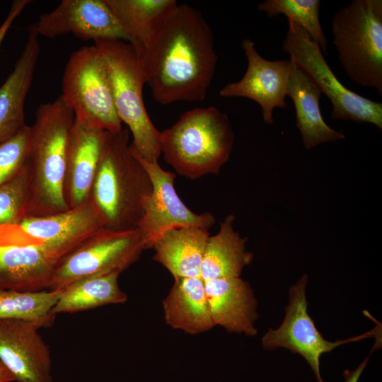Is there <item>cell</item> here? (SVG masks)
Returning <instances> with one entry per match:
<instances>
[{"label":"cell","instance_id":"cell-1","mask_svg":"<svg viewBox=\"0 0 382 382\" xmlns=\"http://www.w3.org/2000/svg\"><path fill=\"white\" fill-rule=\"evenodd\" d=\"M139 58L146 83L161 105L204 100L218 60L211 27L187 4L178 5Z\"/></svg>","mask_w":382,"mask_h":382},{"label":"cell","instance_id":"cell-2","mask_svg":"<svg viewBox=\"0 0 382 382\" xmlns=\"http://www.w3.org/2000/svg\"><path fill=\"white\" fill-rule=\"evenodd\" d=\"M127 128L108 132L89 198L103 226L116 231L137 228L152 191L150 177L132 154Z\"/></svg>","mask_w":382,"mask_h":382},{"label":"cell","instance_id":"cell-3","mask_svg":"<svg viewBox=\"0 0 382 382\" xmlns=\"http://www.w3.org/2000/svg\"><path fill=\"white\" fill-rule=\"evenodd\" d=\"M74 115L60 96L40 105L30 126L26 165L30 195L28 216L69 209L64 195L69 135Z\"/></svg>","mask_w":382,"mask_h":382},{"label":"cell","instance_id":"cell-4","mask_svg":"<svg viewBox=\"0 0 382 382\" xmlns=\"http://www.w3.org/2000/svg\"><path fill=\"white\" fill-rule=\"evenodd\" d=\"M233 141L226 114L214 106L197 108L161 132V150L178 174L195 180L218 174L229 159Z\"/></svg>","mask_w":382,"mask_h":382},{"label":"cell","instance_id":"cell-5","mask_svg":"<svg viewBox=\"0 0 382 382\" xmlns=\"http://www.w3.org/2000/svg\"><path fill=\"white\" fill-rule=\"evenodd\" d=\"M339 62L354 83L382 96V1L353 0L333 16Z\"/></svg>","mask_w":382,"mask_h":382},{"label":"cell","instance_id":"cell-6","mask_svg":"<svg viewBox=\"0 0 382 382\" xmlns=\"http://www.w3.org/2000/svg\"><path fill=\"white\" fill-rule=\"evenodd\" d=\"M94 45L108 69L117 115L132 134L130 146L145 160L158 162L161 132L153 124L144 105L146 80L139 55L125 40H105Z\"/></svg>","mask_w":382,"mask_h":382},{"label":"cell","instance_id":"cell-7","mask_svg":"<svg viewBox=\"0 0 382 382\" xmlns=\"http://www.w3.org/2000/svg\"><path fill=\"white\" fill-rule=\"evenodd\" d=\"M62 89L61 96L77 121L111 132L123 129L107 65L95 45L81 47L70 55Z\"/></svg>","mask_w":382,"mask_h":382},{"label":"cell","instance_id":"cell-8","mask_svg":"<svg viewBox=\"0 0 382 382\" xmlns=\"http://www.w3.org/2000/svg\"><path fill=\"white\" fill-rule=\"evenodd\" d=\"M282 50L330 100L331 118L371 123L382 129V104L345 87L326 62L319 45L301 26L289 20Z\"/></svg>","mask_w":382,"mask_h":382},{"label":"cell","instance_id":"cell-9","mask_svg":"<svg viewBox=\"0 0 382 382\" xmlns=\"http://www.w3.org/2000/svg\"><path fill=\"white\" fill-rule=\"evenodd\" d=\"M103 228L90 198L83 204L45 216H28L17 224L0 225V243L38 248L57 264Z\"/></svg>","mask_w":382,"mask_h":382},{"label":"cell","instance_id":"cell-10","mask_svg":"<svg viewBox=\"0 0 382 382\" xmlns=\"http://www.w3.org/2000/svg\"><path fill=\"white\" fill-rule=\"evenodd\" d=\"M146 249L137 228H102L64 257L57 265L48 290L60 291L83 278L121 273Z\"/></svg>","mask_w":382,"mask_h":382},{"label":"cell","instance_id":"cell-11","mask_svg":"<svg viewBox=\"0 0 382 382\" xmlns=\"http://www.w3.org/2000/svg\"><path fill=\"white\" fill-rule=\"evenodd\" d=\"M307 274L303 275L289 290V304L282 325L277 329H269L262 340L266 350L283 347L301 354L309 364L318 382H324L320 374V357L337 347L359 341L379 333L378 326L362 335L345 340L330 342L319 332L308 313L306 290Z\"/></svg>","mask_w":382,"mask_h":382},{"label":"cell","instance_id":"cell-12","mask_svg":"<svg viewBox=\"0 0 382 382\" xmlns=\"http://www.w3.org/2000/svg\"><path fill=\"white\" fill-rule=\"evenodd\" d=\"M132 154L147 171L152 191L143 207L137 226L146 245L151 248L154 242L168 229L193 226L208 230L215 223L210 212L197 214L181 200L175 188V174L163 170L158 162H149L141 157L129 144Z\"/></svg>","mask_w":382,"mask_h":382},{"label":"cell","instance_id":"cell-13","mask_svg":"<svg viewBox=\"0 0 382 382\" xmlns=\"http://www.w3.org/2000/svg\"><path fill=\"white\" fill-rule=\"evenodd\" d=\"M28 32L47 38L71 33L94 42L105 40L129 42L106 0H63L52 11L42 14Z\"/></svg>","mask_w":382,"mask_h":382},{"label":"cell","instance_id":"cell-14","mask_svg":"<svg viewBox=\"0 0 382 382\" xmlns=\"http://www.w3.org/2000/svg\"><path fill=\"white\" fill-rule=\"evenodd\" d=\"M241 46L248 61L245 73L241 80L224 86L219 94L223 98H246L256 102L261 108L264 122L272 125L274 109L287 106L285 98L291 61L263 58L249 38L243 39Z\"/></svg>","mask_w":382,"mask_h":382},{"label":"cell","instance_id":"cell-15","mask_svg":"<svg viewBox=\"0 0 382 382\" xmlns=\"http://www.w3.org/2000/svg\"><path fill=\"white\" fill-rule=\"evenodd\" d=\"M40 328L34 321L0 320V361L17 382H53L50 352Z\"/></svg>","mask_w":382,"mask_h":382},{"label":"cell","instance_id":"cell-16","mask_svg":"<svg viewBox=\"0 0 382 382\" xmlns=\"http://www.w3.org/2000/svg\"><path fill=\"white\" fill-rule=\"evenodd\" d=\"M106 132L74 119L69 139L64 185L69 209L83 204L89 198Z\"/></svg>","mask_w":382,"mask_h":382},{"label":"cell","instance_id":"cell-17","mask_svg":"<svg viewBox=\"0 0 382 382\" xmlns=\"http://www.w3.org/2000/svg\"><path fill=\"white\" fill-rule=\"evenodd\" d=\"M206 296L214 326L229 332L257 334V301L250 284L241 277L204 281Z\"/></svg>","mask_w":382,"mask_h":382},{"label":"cell","instance_id":"cell-18","mask_svg":"<svg viewBox=\"0 0 382 382\" xmlns=\"http://www.w3.org/2000/svg\"><path fill=\"white\" fill-rule=\"evenodd\" d=\"M38 37L28 32V40L13 71L0 86V143L27 125L24 106L40 54Z\"/></svg>","mask_w":382,"mask_h":382},{"label":"cell","instance_id":"cell-19","mask_svg":"<svg viewBox=\"0 0 382 382\" xmlns=\"http://www.w3.org/2000/svg\"><path fill=\"white\" fill-rule=\"evenodd\" d=\"M286 87L295 108L296 125L299 129L304 147L311 149L319 144L342 140V132L326 124L320 112L319 101L321 91L310 78L291 60Z\"/></svg>","mask_w":382,"mask_h":382},{"label":"cell","instance_id":"cell-20","mask_svg":"<svg viewBox=\"0 0 382 382\" xmlns=\"http://www.w3.org/2000/svg\"><path fill=\"white\" fill-rule=\"evenodd\" d=\"M57 265L38 248L0 243V289L21 292L49 289Z\"/></svg>","mask_w":382,"mask_h":382},{"label":"cell","instance_id":"cell-21","mask_svg":"<svg viewBox=\"0 0 382 382\" xmlns=\"http://www.w3.org/2000/svg\"><path fill=\"white\" fill-rule=\"evenodd\" d=\"M163 301L166 323L174 329L197 335L212 329L213 323L201 277L174 278Z\"/></svg>","mask_w":382,"mask_h":382},{"label":"cell","instance_id":"cell-22","mask_svg":"<svg viewBox=\"0 0 382 382\" xmlns=\"http://www.w3.org/2000/svg\"><path fill=\"white\" fill-rule=\"evenodd\" d=\"M208 230L193 226L167 230L154 242L153 259L177 277H200Z\"/></svg>","mask_w":382,"mask_h":382},{"label":"cell","instance_id":"cell-23","mask_svg":"<svg viewBox=\"0 0 382 382\" xmlns=\"http://www.w3.org/2000/svg\"><path fill=\"white\" fill-rule=\"evenodd\" d=\"M139 57L178 6L175 0H106Z\"/></svg>","mask_w":382,"mask_h":382},{"label":"cell","instance_id":"cell-24","mask_svg":"<svg viewBox=\"0 0 382 382\" xmlns=\"http://www.w3.org/2000/svg\"><path fill=\"white\" fill-rule=\"evenodd\" d=\"M234 220L229 214L221 222L219 232L209 236L200 272L204 281L240 277L243 268L252 262L253 255L246 250V238L234 230Z\"/></svg>","mask_w":382,"mask_h":382},{"label":"cell","instance_id":"cell-25","mask_svg":"<svg viewBox=\"0 0 382 382\" xmlns=\"http://www.w3.org/2000/svg\"><path fill=\"white\" fill-rule=\"evenodd\" d=\"M118 272L93 275L62 290L52 313H75L109 304L123 303L127 295L119 286Z\"/></svg>","mask_w":382,"mask_h":382},{"label":"cell","instance_id":"cell-26","mask_svg":"<svg viewBox=\"0 0 382 382\" xmlns=\"http://www.w3.org/2000/svg\"><path fill=\"white\" fill-rule=\"evenodd\" d=\"M62 290L21 292L0 289V320H23L51 325L55 315L52 310Z\"/></svg>","mask_w":382,"mask_h":382},{"label":"cell","instance_id":"cell-27","mask_svg":"<svg viewBox=\"0 0 382 382\" xmlns=\"http://www.w3.org/2000/svg\"><path fill=\"white\" fill-rule=\"evenodd\" d=\"M320 0H266L257 5V10L272 18L279 14L296 23L326 52L327 40L320 19Z\"/></svg>","mask_w":382,"mask_h":382},{"label":"cell","instance_id":"cell-28","mask_svg":"<svg viewBox=\"0 0 382 382\" xmlns=\"http://www.w3.org/2000/svg\"><path fill=\"white\" fill-rule=\"evenodd\" d=\"M30 176L27 165L0 185V225L17 224L27 216L30 200Z\"/></svg>","mask_w":382,"mask_h":382},{"label":"cell","instance_id":"cell-29","mask_svg":"<svg viewBox=\"0 0 382 382\" xmlns=\"http://www.w3.org/2000/svg\"><path fill=\"white\" fill-rule=\"evenodd\" d=\"M30 126L0 143V185L14 177L25 165Z\"/></svg>","mask_w":382,"mask_h":382},{"label":"cell","instance_id":"cell-30","mask_svg":"<svg viewBox=\"0 0 382 382\" xmlns=\"http://www.w3.org/2000/svg\"><path fill=\"white\" fill-rule=\"evenodd\" d=\"M30 3V0H16L13 1L6 18L0 25V47L13 21Z\"/></svg>","mask_w":382,"mask_h":382},{"label":"cell","instance_id":"cell-31","mask_svg":"<svg viewBox=\"0 0 382 382\" xmlns=\"http://www.w3.org/2000/svg\"><path fill=\"white\" fill-rule=\"evenodd\" d=\"M369 361L366 357L354 371L346 370L344 372L345 382H357Z\"/></svg>","mask_w":382,"mask_h":382},{"label":"cell","instance_id":"cell-32","mask_svg":"<svg viewBox=\"0 0 382 382\" xmlns=\"http://www.w3.org/2000/svg\"><path fill=\"white\" fill-rule=\"evenodd\" d=\"M14 381L11 374L0 361V382H10Z\"/></svg>","mask_w":382,"mask_h":382}]
</instances>
